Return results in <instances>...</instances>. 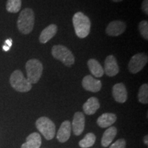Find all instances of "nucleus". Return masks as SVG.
<instances>
[{"mask_svg": "<svg viewBox=\"0 0 148 148\" xmlns=\"http://www.w3.org/2000/svg\"><path fill=\"white\" fill-rule=\"evenodd\" d=\"M51 54L66 66H71L75 62V58L71 51L62 45H54L51 49Z\"/></svg>", "mask_w": 148, "mask_h": 148, "instance_id": "39448f33", "label": "nucleus"}, {"mask_svg": "<svg viewBox=\"0 0 148 148\" xmlns=\"http://www.w3.org/2000/svg\"><path fill=\"white\" fill-rule=\"evenodd\" d=\"M148 61L147 56L143 53H138L133 56L128 64L129 71L132 73H137L141 71Z\"/></svg>", "mask_w": 148, "mask_h": 148, "instance_id": "0eeeda50", "label": "nucleus"}, {"mask_svg": "<svg viewBox=\"0 0 148 148\" xmlns=\"http://www.w3.org/2000/svg\"><path fill=\"white\" fill-rule=\"evenodd\" d=\"M85 125V117L84 114L81 112H77L74 114L73 122H72V128L74 134L79 136L83 132Z\"/></svg>", "mask_w": 148, "mask_h": 148, "instance_id": "9b49d317", "label": "nucleus"}, {"mask_svg": "<svg viewBox=\"0 0 148 148\" xmlns=\"http://www.w3.org/2000/svg\"><path fill=\"white\" fill-rule=\"evenodd\" d=\"M36 127L47 140H51L56 134V125L53 122L45 116H42L37 119Z\"/></svg>", "mask_w": 148, "mask_h": 148, "instance_id": "423d86ee", "label": "nucleus"}, {"mask_svg": "<svg viewBox=\"0 0 148 148\" xmlns=\"http://www.w3.org/2000/svg\"><path fill=\"white\" fill-rule=\"evenodd\" d=\"M5 45H7L8 46V47H11L12 46V40L11 38H8V39H7L6 40H5Z\"/></svg>", "mask_w": 148, "mask_h": 148, "instance_id": "a878e982", "label": "nucleus"}, {"mask_svg": "<svg viewBox=\"0 0 148 148\" xmlns=\"http://www.w3.org/2000/svg\"><path fill=\"white\" fill-rule=\"evenodd\" d=\"M116 120V116L113 113H104L97 119V123L99 127H110Z\"/></svg>", "mask_w": 148, "mask_h": 148, "instance_id": "f3484780", "label": "nucleus"}, {"mask_svg": "<svg viewBox=\"0 0 148 148\" xmlns=\"http://www.w3.org/2000/svg\"><path fill=\"white\" fill-rule=\"evenodd\" d=\"M125 141L124 139L121 138L116 140L114 143L110 146L109 148H125Z\"/></svg>", "mask_w": 148, "mask_h": 148, "instance_id": "b1692460", "label": "nucleus"}, {"mask_svg": "<svg viewBox=\"0 0 148 148\" xmlns=\"http://www.w3.org/2000/svg\"><path fill=\"white\" fill-rule=\"evenodd\" d=\"M141 8L143 12L146 14H148V0H144L141 4Z\"/></svg>", "mask_w": 148, "mask_h": 148, "instance_id": "393cba45", "label": "nucleus"}, {"mask_svg": "<svg viewBox=\"0 0 148 148\" xmlns=\"http://www.w3.org/2000/svg\"><path fill=\"white\" fill-rule=\"evenodd\" d=\"M103 71L109 77H113L117 75L119 71V67L115 57L110 55L106 57L104 62V69Z\"/></svg>", "mask_w": 148, "mask_h": 148, "instance_id": "6e6552de", "label": "nucleus"}, {"mask_svg": "<svg viewBox=\"0 0 148 148\" xmlns=\"http://www.w3.org/2000/svg\"><path fill=\"white\" fill-rule=\"evenodd\" d=\"M116 133H117V130L115 127L112 126L108 127L103 133L101 138V145L104 147H108L116 136Z\"/></svg>", "mask_w": 148, "mask_h": 148, "instance_id": "a211bd4d", "label": "nucleus"}, {"mask_svg": "<svg viewBox=\"0 0 148 148\" xmlns=\"http://www.w3.org/2000/svg\"><path fill=\"white\" fill-rule=\"evenodd\" d=\"M27 79L31 84H36L39 81L42 73V64L37 59H30L25 64Z\"/></svg>", "mask_w": 148, "mask_h": 148, "instance_id": "7ed1b4c3", "label": "nucleus"}, {"mask_svg": "<svg viewBox=\"0 0 148 148\" xmlns=\"http://www.w3.org/2000/svg\"><path fill=\"white\" fill-rule=\"evenodd\" d=\"M71 124L69 121H64L61 124L57 134V139L60 143H64L69 140L71 136Z\"/></svg>", "mask_w": 148, "mask_h": 148, "instance_id": "ddd939ff", "label": "nucleus"}, {"mask_svg": "<svg viewBox=\"0 0 148 148\" xmlns=\"http://www.w3.org/2000/svg\"><path fill=\"white\" fill-rule=\"evenodd\" d=\"M138 101L140 103L147 104L148 103V85L144 84L140 86L138 93Z\"/></svg>", "mask_w": 148, "mask_h": 148, "instance_id": "4be33fe9", "label": "nucleus"}, {"mask_svg": "<svg viewBox=\"0 0 148 148\" xmlns=\"http://www.w3.org/2000/svg\"><path fill=\"white\" fill-rule=\"evenodd\" d=\"M87 64L92 75L96 77H101L103 76L104 73L103 69L97 60H96L95 59H90L88 61Z\"/></svg>", "mask_w": 148, "mask_h": 148, "instance_id": "6ab92c4d", "label": "nucleus"}, {"mask_svg": "<svg viewBox=\"0 0 148 148\" xmlns=\"http://www.w3.org/2000/svg\"><path fill=\"white\" fill-rule=\"evenodd\" d=\"M95 136L92 133H88L79 142V145L82 148L90 147L94 145L95 142Z\"/></svg>", "mask_w": 148, "mask_h": 148, "instance_id": "aec40b11", "label": "nucleus"}, {"mask_svg": "<svg viewBox=\"0 0 148 148\" xmlns=\"http://www.w3.org/2000/svg\"><path fill=\"white\" fill-rule=\"evenodd\" d=\"M41 145V137L37 132H33L26 138V142L21 148H39Z\"/></svg>", "mask_w": 148, "mask_h": 148, "instance_id": "2eb2a0df", "label": "nucleus"}, {"mask_svg": "<svg viewBox=\"0 0 148 148\" xmlns=\"http://www.w3.org/2000/svg\"><path fill=\"white\" fill-rule=\"evenodd\" d=\"M73 24L75 34L79 38H84L89 34L90 21L87 16L81 12H76L73 16Z\"/></svg>", "mask_w": 148, "mask_h": 148, "instance_id": "f257e3e1", "label": "nucleus"}, {"mask_svg": "<svg viewBox=\"0 0 148 148\" xmlns=\"http://www.w3.org/2000/svg\"><path fill=\"white\" fill-rule=\"evenodd\" d=\"M126 29V25L121 21H114L110 22L106 27V32L108 36H117L123 34Z\"/></svg>", "mask_w": 148, "mask_h": 148, "instance_id": "1a4fd4ad", "label": "nucleus"}, {"mask_svg": "<svg viewBox=\"0 0 148 148\" xmlns=\"http://www.w3.org/2000/svg\"><path fill=\"white\" fill-rule=\"evenodd\" d=\"M112 1H114V2H120V1H123V0H112Z\"/></svg>", "mask_w": 148, "mask_h": 148, "instance_id": "c85d7f7f", "label": "nucleus"}, {"mask_svg": "<svg viewBox=\"0 0 148 148\" xmlns=\"http://www.w3.org/2000/svg\"><path fill=\"white\" fill-rule=\"evenodd\" d=\"M112 96L114 100L119 103H124L127 99V92L123 83H118L112 87Z\"/></svg>", "mask_w": 148, "mask_h": 148, "instance_id": "f8f14e48", "label": "nucleus"}, {"mask_svg": "<svg viewBox=\"0 0 148 148\" xmlns=\"http://www.w3.org/2000/svg\"><path fill=\"white\" fill-rule=\"evenodd\" d=\"M57 31H58V27L55 24H51V25H48L40 33L39 41L41 43H46L55 36Z\"/></svg>", "mask_w": 148, "mask_h": 148, "instance_id": "4468645a", "label": "nucleus"}, {"mask_svg": "<svg viewBox=\"0 0 148 148\" xmlns=\"http://www.w3.org/2000/svg\"><path fill=\"white\" fill-rule=\"evenodd\" d=\"M100 104H99V100L97 98L95 97H90L87 101L83 105V110L85 114L88 115L95 114L98 109H99Z\"/></svg>", "mask_w": 148, "mask_h": 148, "instance_id": "dca6fc26", "label": "nucleus"}, {"mask_svg": "<svg viewBox=\"0 0 148 148\" xmlns=\"http://www.w3.org/2000/svg\"><path fill=\"white\" fill-rule=\"evenodd\" d=\"M34 13L31 8H25L21 11L17 20L18 30L23 34H28L34 25Z\"/></svg>", "mask_w": 148, "mask_h": 148, "instance_id": "f03ea898", "label": "nucleus"}, {"mask_svg": "<svg viewBox=\"0 0 148 148\" xmlns=\"http://www.w3.org/2000/svg\"><path fill=\"white\" fill-rule=\"evenodd\" d=\"M10 83L12 87L18 92H26L32 88V84L24 77L20 70L12 72L10 77Z\"/></svg>", "mask_w": 148, "mask_h": 148, "instance_id": "20e7f679", "label": "nucleus"}, {"mask_svg": "<svg viewBox=\"0 0 148 148\" xmlns=\"http://www.w3.org/2000/svg\"><path fill=\"white\" fill-rule=\"evenodd\" d=\"M2 48H3V50L5 51H8L10 50V47H8V46L7 45H5H5H3Z\"/></svg>", "mask_w": 148, "mask_h": 148, "instance_id": "bb28decb", "label": "nucleus"}, {"mask_svg": "<svg viewBox=\"0 0 148 148\" xmlns=\"http://www.w3.org/2000/svg\"><path fill=\"white\" fill-rule=\"evenodd\" d=\"M138 29L140 34L145 40L148 39V22L147 21H142L138 25Z\"/></svg>", "mask_w": 148, "mask_h": 148, "instance_id": "5701e85b", "label": "nucleus"}, {"mask_svg": "<svg viewBox=\"0 0 148 148\" xmlns=\"http://www.w3.org/2000/svg\"><path fill=\"white\" fill-rule=\"evenodd\" d=\"M147 136H145V138H144V143H145L146 145H147Z\"/></svg>", "mask_w": 148, "mask_h": 148, "instance_id": "cd10ccee", "label": "nucleus"}, {"mask_svg": "<svg viewBox=\"0 0 148 148\" xmlns=\"http://www.w3.org/2000/svg\"><path fill=\"white\" fill-rule=\"evenodd\" d=\"M82 84L85 90L93 92L99 91L101 88V81L95 79L91 75L85 76L82 79Z\"/></svg>", "mask_w": 148, "mask_h": 148, "instance_id": "9d476101", "label": "nucleus"}, {"mask_svg": "<svg viewBox=\"0 0 148 148\" xmlns=\"http://www.w3.org/2000/svg\"><path fill=\"white\" fill-rule=\"evenodd\" d=\"M21 7V0H8L6 3V10L11 13H16Z\"/></svg>", "mask_w": 148, "mask_h": 148, "instance_id": "412c9836", "label": "nucleus"}]
</instances>
